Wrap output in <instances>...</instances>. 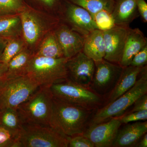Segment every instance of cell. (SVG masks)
<instances>
[{"mask_svg":"<svg viewBox=\"0 0 147 147\" xmlns=\"http://www.w3.org/2000/svg\"><path fill=\"white\" fill-rule=\"evenodd\" d=\"M122 123L117 118L96 124L90 125L82 135L91 141L94 147H112Z\"/></svg>","mask_w":147,"mask_h":147,"instance_id":"cell-12","label":"cell"},{"mask_svg":"<svg viewBox=\"0 0 147 147\" xmlns=\"http://www.w3.org/2000/svg\"><path fill=\"white\" fill-rule=\"evenodd\" d=\"M69 138L50 126L23 124L18 147H68Z\"/></svg>","mask_w":147,"mask_h":147,"instance_id":"cell-6","label":"cell"},{"mask_svg":"<svg viewBox=\"0 0 147 147\" xmlns=\"http://www.w3.org/2000/svg\"><path fill=\"white\" fill-rule=\"evenodd\" d=\"M96 110H91L53 97L50 126L67 137L82 135Z\"/></svg>","mask_w":147,"mask_h":147,"instance_id":"cell-1","label":"cell"},{"mask_svg":"<svg viewBox=\"0 0 147 147\" xmlns=\"http://www.w3.org/2000/svg\"><path fill=\"white\" fill-rule=\"evenodd\" d=\"M147 93L146 65L143 67L137 82L130 89L113 102L102 106L96 111L90 125L105 122L111 119L121 117L126 110L133 105L137 98Z\"/></svg>","mask_w":147,"mask_h":147,"instance_id":"cell-5","label":"cell"},{"mask_svg":"<svg viewBox=\"0 0 147 147\" xmlns=\"http://www.w3.org/2000/svg\"><path fill=\"white\" fill-rule=\"evenodd\" d=\"M53 98L50 88L39 87L16 109L22 123L50 126Z\"/></svg>","mask_w":147,"mask_h":147,"instance_id":"cell-4","label":"cell"},{"mask_svg":"<svg viewBox=\"0 0 147 147\" xmlns=\"http://www.w3.org/2000/svg\"><path fill=\"white\" fill-rule=\"evenodd\" d=\"M60 21L86 37L98 29L90 13L82 7L64 0L58 12Z\"/></svg>","mask_w":147,"mask_h":147,"instance_id":"cell-10","label":"cell"},{"mask_svg":"<svg viewBox=\"0 0 147 147\" xmlns=\"http://www.w3.org/2000/svg\"><path fill=\"white\" fill-rule=\"evenodd\" d=\"M27 5L24 0H0V17L20 14Z\"/></svg>","mask_w":147,"mask_h":147,"instance_id":"cell-27","label":"cell"},{"mask_svg":"<svg viewBox=\"0 0 147 147\" xmlns=\"http://www.w3.org/2000/svg\"><path fill=\"white\" fill-rule=\"evenodd\" d=\"M136 147H147V134L146 133L139 140Z\"/></svg>","mask_w":147,"mask_h":147,"instance_id":"cell-37","label":"cell"},{"mask_svg":"<svg viewBox=\"0 0 147 147\" xmlns=\"http://www.w3.org/2000/svg\"><path fill=\"white\" fill-rule=\"evenodd\" d=\"M67 59L33 55L27 66L26 75L38 87L50 88L67 79L66 63Z\"/></svg>","mask_w":147,"mask_h":147,"instance_id":"cell-3","label":"cell"},{"mask_svg":"<svg viewBox=\"0 0 147 147\" xmlns=\"http://www.w3.org/2000/svg\"><path fill=\"white\" fill-rule=\"evenodd\" d=\"M95 65L90 89L105 100L117 85L124 67L104 59L95 62Z\"/></svg>","mask_w":147,"mask_h":147,"instance_id":"cell-9","label":"cell"},{"mask_svg":"<svg viewBox=\"0 0 147 147\" xmlns=\"http://www.w3.org/2000/svg\"><path fill=\"white\" fill-rule=\"evenodd\" d=\"M22 123L17 110L10 108L0 110V125L19 134Z\"/></svg>","mask_w":147,"mask_h":147,"instance_id":"cell-24","label":"cell"},{"mask_svg":"<svg viewBox=\"0 0 147 147\" xmlns=\"http://www.w3.org/2000/svg\"><path fill=\"white\" fill-rule=\"evenodd\" d=\"M9 38L0 36V57L3 52Z\"/></svg>","mask_w":147,"mask_h":147,"instance_id":"cell-36","label":"cell"},{"mask_svg":"<svg viewBox=\"0 0 147 147\" xmlns=\"http://www.w3.org/2000/svg\"><path fill=\"white\" fill-rule=\"evenodd\" d=\"M7 70L8 65L7 64L0 61V89L8 80Z\"/></svg>","mask_w":147,"mask_h":147,"instance_id":"cell-35","label":"cell"},{"mask_svg":"<svg viewBox=\"0 0 147 147\" xmlns=\"http://www.w3.org/2000/svg\"><path fill=\"white\" fill-rule=\"evenodd\" d=\"M105 50L102 31L96 29L86 37L82 52L94 62L104 59Z\"/></svg>","mask_w":147,"mask_h":147,"instance_id":"cell-19","label":"cell"},{"mask_svg":"<svg viewBox=\"0 0 147 147\" xmlns=\"http://www.w3.org/2000/svg\"><path fill=\"white\" fill-rule=\"evenodd\" d=\"M95 67L94 61L81 51L67 60V80L90 88Z\"/></svg>","mask_w":147,"mask_h":147,"instance_id":"cell-11","label":"cell"},{"mask_svg":"<svg viewBox=\"0 0 147 147\" xmlns=\"http://www.w3.org/2000/svg\"><path fill=\"white\" fill-rule=\"evenodd\" d=\"M53 97L91 110H97L103 106L105 99L89 88L67 79L50 87Z\"/></svg>","mask_w":147,"mask_h":147,"instance_id":"cell-7","label":"cell"},{"mask_svg":"<svg viewBox=\"0 0 147 147\" xmlns=\"http://www.w3.org/2000/svg\"><path fill=\"white\" fill-rule=\"evenodd\" d=\"M68 147H94L91 141L82 135H78L69 137Z\"/></svg>","mask_w":147,"mask_h":147,"instance_id":"cell-31","label":"cell"},{"mask_svg":"<svg viewBox=\"0 0 147 147\" xmlns=\"http://www.w3.org/2000/svg\"><path fill=\"white\" fill-rule=\"evenodd\" d=\"M133 107L130 113L147 110V94H146L137 98L133 104Z\"/></svg>","mask_w":147,"mask_h":147,"instance_id":"cell-33","label":"cell"},{"mask_svg":"<svg viewBox=\"0 0 147 147\" xmlns=\"http://www.w3.org/2000/svg\"><path fill=\"white\" fill-rule=\"evenodd\" d=\"M93 19L98 29L102 31L112 28L115 26L111 13L106 10L98 12L94 16Z\"/></svg>","mask_w":147,"mask_h":147,"instance_id":"cell-28","label":"cell"},{"mask_svg":"<svg viewBox=\"0 0 147 147\" xmlns=\"http://www.w3.org/2000/svg\"><path fill=\"white\" fill-rule=\"evenodd\" d=\"M26 47L22 36L9 38L3 52L0 57V61L7 64L12 58Z\"/></svg>","mask_w":147,"mask_h":147,"instance_id":"cell-25","label":"cell"},{"mask_svg":"<svg viewBox=\"0 0 147 147\" xmlns=\"http://www.w3.org/2000/svg\"><path fill=\"white\" fill-rule=\"evenodd\" d=\"M88 11L93 18L95 14L102 10L113 11L116 0H67Z\"/></svg>","mask_w":147,"mask_h":147,"instance_id":"cell-23","label":"cell"},{"mask_svg":"<svg viewBox=\"0 0 147 147\" xmlns=\"http://www.w3.org/2000/svg\"><path fill=\"white\" fill-rule=\"evenodd\" d=\"M117 117L119 119L122 124H128L129 123L146 121L147 119V110L137 111L130 113L128 115Z\"/></svg>","mask_w":147,"mask_h":147,"instance_id":"cell-30","label":"cell"},{"mask_svg":"<svg viewBox=\"0 0 147 147\" xmlns=\"http://www.w3.org/2000/svg\"><path fill=\"white\" fill-rule=\"evenodd\" d=\"M64 0H24L31 7L48 13H58Z\"/></svg>","mask_w":147,"mask_h":147,"instance_id":"cell-26","label":"cell"},{"mask_svg":"<svg viewBox=\"0 0 147 147\" xmlns=\"http://www.w3.org/2000/svg\"><path fill=\"white\" fill-rule=\"evenodd\" d=\"M147 45L146 38L140 29L129 28L119 64L123 67L130 65L134 56Z\"/></svg>","mask_w":147,"mask_h":147,"instance_id":"cell-17","label":"cell"},{"mask_svg":"<svg viewBox=\"0 0 147 147\" xmlns=\"http://www.w3.org/2000/svg\"><path fill=\"white\" fill-rule=\"evenodd\" d=\"M137 8L139 15L143 19V21L147 22V3L145 0H136Z\"/></svg>","mask_w":147,"mask_h":147,"instance_id":"cell-34","label":"cell"},{"mask_svg":"<svg viewBox=\"0 0 147 147\" xmlns=\"http://www.w3.org/2000/svg\"><path fill=\"white\" fill-rule=\"evenodd\" d=\"M144 67H138L129 65L124 67L118 82L105 98L103 106L113 102L130 89L137 82Z\"/></svg>","mask_w":147,"mask_h":147,"instance_id":"cell-16","label":"cell"},{"mask_svg":"<svg viewBox=\"0 0 147 147\" xmlns=\"http://www.w3.org/2000/svg\"><path fill=\"white\" fill-rule=\"evenodd\" d=\"M119 129L112 147L136 146L139 140L147 131V121L134 122Z\"/></svg>","mask_w":147,"mask_h":147,"instance_id":"cell-15","label":"cell"},{"mask_svg":"<svg viewBox=\"0 0 147 147\" xmlns=\"http://www.w3.org/2000/svg\"><path fill=\"white\" fill-rule=\"evenodd\" d=\"M147 63V45L134 56L131 61L130 65L142 67L146 65Z\"/></svg>","mask_w":147,"mask_h":147,"instance_id":"cell-32","label":"cell"},{"mask_svg":"<svg viewBox=\"0 0 147 147\" xmlns=\"http://www.w3.org/2000/svg\"><path fill=\"white\" fill-rule=\"evenodd\" d=\"M38 88L26 75L8 79L0 89V110H16Z\"/></svg>","mask_w":147,"mask_h":147,"instance_id":"cell-8","label":"cell"},{"mask_svg":"<svg viewBox=\"0 0 147 147\" xmlns=\"http://www.w3.org/2000/svg\"><path fill=\"white\" fill-rule=\"evenodd\" d=\"M44 13L28 5L20 13L22 37L26 47L33 54L45 36L61 22L57 16Z\"/></svg>","mask_w":147,"mask_h":147,"instance_id":"cell-2","label":"cell"},{"mask_svg":"<svg viewBox=\"0 0 147 147\" xmlns=\"http://www.w3.org/2000/svg\"><path fill=\"white\" fill-rule=\"evenodd\" d=\"M111 14L115 25L129 26L139 15L136 0H116Z\"/></svg>","mask_w":147,"mask_h":147,"instance_id":"cell-18","label":"cell"},{"mask_svg":"<svg viewBox=\"0 0 147 147\" xmlns=\"http://www.w3.org/2000/svg\"><path fill=\"white\" fill-rule=\"evenodd\" d=\"M18 135L0 125V147H18Z\"/></svg>","mask_w":147,"mask_h":147,"instance_id":"cell-29","label":"cell"},{"mask_svg":"<svg viewBox=\"0 0 147 147\" xmlns=\"http://www.w3.org/2000/svg\"><path fill=\"white\" fill-rule=\"evenodd\" d=\"M33 53L26 47L12 58L7 64L8 79L26 75L27 66Z\"/></svg>","mask_w":147,"mask_h":147,"instance_id":"cell-21","label":"cell"},{"mask_svg":"<svg viewBox=\"0 0 147 147\" xmlns=\"http://www.w3.org/2000/svg\"><path fill=\"white\" fill-rule=\"evenodd\" d=\"M0 36L8 38L22 36L20 14L0 17Z\"/></svg>","mask_w":147,"mask_h":147,"instance_id":"cell-22","label":"cell"},{"mask_svg":"<svg viewBox=\"0 0 147 147\" xmlns=\"http://www.w3.org/2000/svg\"><path fill=\"white\" fill-rule=\"evenodd\" d=\"M33 55L48 58L64 57L54 30L48 33L43 38Z\"/></svg>","mask_w":147,"mask_h":147,"instance_id":"cell-20","label":"cell"},{"mask_svg":"<svg viewBox=\"0 0 147 147\" xmlns=\"http://www.w3.org/2000/svg\"><path fill=\"white\" fill-rule=\"evenodd\" d=\"M129 29V26L115 25L103 31L105 49L104 59L113 63H119Z\"/></svg>","mask_w":147,"mask_h":147,"instance_id":"cell-13","label":"cell"},{"mask_svg":"<svg viewBox=\"0 0 147 147\" xmlns=\"http://www.w3.org/2000/svg\"><path fill=\"white\" fill-rule=\"evenodd\" d=\"M64 57L69 59L82 51L86 37L62 22L54 29Z\"/></svg>","mask_w":147,"mask_h":147,"instance_id":"cell-14","label":"cell"}]
</instances>
